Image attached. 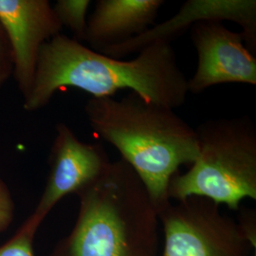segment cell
<instances>
[{
    "label": "cell",
    "mask_w": 256,
    "mask_h": 256,
    "mask_svg": "<svg viewBox=\"0 0 256 256\" xmlns=\"http://www.w3.org/2000/svg\"><path fill=\"white\" fill-rule=\"evenodd\" d=\"M187 82L171 43L156 42L136 57L124 60L95 52L60 34L40 50L24 108L40 110L55 92L74 88L92 98L113 97L119 90H129L146 101L176 110L186 102Z\"/></svg>",
    "instance_id": "obj_1"
},
{
    "label": "cell",
    "mask_w": 256,
    "mask_h": 256,
    "mask_svg": "<svg viewBox=\"0 0 256 256\" xmlns=\"http://www.w3.org/2000/svg\"><path fill=\"white\" fill-rule=\"evenodd\" d=\"M174 110L130 92L90 98L84 114L94 133L115 147L146 188L158 212L168 205V186L182 165L198 155L196 129Z\"/></svg>",
    "instance_id": "obj_2"
},
{
    "label": "cell",
    "mask_w": 256,
    "mask_h": 256,
    "mask_svg": "<svg viewBox=\"0 0 256 256\" xmlns=\"http://www.w3.org/2000/svg\"><path fill=\"white\" fill-rule=\"evenodd\" d=\"M77 196L74 228L48 256H158V212L126 162H111Z\"/></svg>",
    "instance_id": "obj_3"
},
{
    "label": "cell",
    "mask_w": 256,
    "mask_h": 256,
    "mask_svg": "<svg viewBox=\"0 0 256 256\" xmlns=\"http://www.w3.org/2000/svg\"><path fill=\"white\" fill-rule=\"evenodd\" d=\"M196 129L198 155L184 174H174L168 198L196 196L238 210L256 200V128L247 116L210 119Z\"/></svg>",
    "instance_id": "obj_4"
},
{
    "label": "cell",
    "mask_w": 256,
    "mask_h": 256,
    "mask_svg": "<svg viewBox=\"0 0 256 256\" xmlns=\"http://www.w3.org/2000/svg\"><path fill=\"white\" fill-rule=\"evenodd\" d=\"M158 218L162 256H250L256 248L238 221L207 198L170 202L158 212Z\"/></svg>",
    "instance_id": "obj_5"
},
{
    "label": "cell",
    "mask_w": 256,
    "mask_h": 256,
    "mask_svg": "<svg viewBox=\"0 0 256 256\" xmlns=\"http://www.w3.org/2000/svg\"><path fill=\"white\" fill-rule=\"evenodd\" d=\"M100 144L82 142L64 122L56 126L50 154V173L36 207L27 220L37 229L64 196L79 192L94 182L110 164Z\"/></svg>",
    "instance_id": "obj_6"
},
{
    "label": "cell",
    "mask_w": 256,
    "mask_h": 256,
    "mask_svg": "<svg viewBox=\"0 0 256 256\" xmlns=\"http://www.w3.org/2000/svg\"><path fill=\"white\" fill-rule=\"evenodd\" d=\"M198 64L188 79V92L198 95L221 84L256 86V57L245 45L241 32L222 22L202 21L190 28Z\"/></svg>",
    "instance_id": "obj_7"
},
{
    "label": "cell",
    "mask_w": 256,
    "mask_h": 256,
    "mask_svg": "<svg viewBox=\"0 0 256 256\" xmlns=\"http://www.w3.org/2000/svg\"><path fill=\"white\" fill-rule=\"evenodd\" d=\"M0 26L9 42L12 74L24 99L30 92L43 45L62 25L48 0H0Z\"/></svg>",
    "instance_id": "obj_8"
},
{
    "label": "cell",
    "mask_w": 256,
    "mask_h": 256,
    "mask_svg": "<svg viewBox=\"0 0 256 256\" xmlns=\"http://www.w3.org/2000/svg\"><path fill=\"white\" fill-rule=\"evenodd\" d=\"M202 21H230L238 24L245 45L256 55V0H188L171 18L155 24L126 43L106 50L102 54L124 59L156 42L172 44L176 38Z\"/></svg>",
    "instance_id": "obj_9"
},
{
    "label": "cell",
    "mask_w": 256,
    "mask_h": 256,
    "mask_svg": "<svg viewBox=\"0 0 256 256\" xmlns=\"http://www.w3.org/2000/svg\"><path fill=\"white\" fill-rule=\"evenodd\" d=\"M164 0H99L88 18L86 42L102 54L155 25Z\"/></svg>",
    "instance_id": "obj_10"
},
{
    "label": "cell",
    "mask_w": 256,
    "mask_h": 256,
    "mask_svg": "<svg viewBox=\"0 0 256 256\" xmlns=\"http://www.w3.org/2000/svg\"><path fill=\"white\" fill-rule=\"evenodd\" d=\"M90 0H58L52 6L62 27H66L74 34V39L82 43L86 41L88 30V12Z\"/></svg>",
    "instance_id": "obj_11"
},
{
    "label": "cell",
    "mask_w": 256,
    "mask_h": 256,
    "mask_svg": "<svg viewBox=\"0 0 256 256\" xmlns=\"http://www.w3.org/2000/svg\"><path fill=\"white\" fill-rule=\"evenodd\" d=\"M38 230L27 220L16 234L0 246V256H36L34 239Z\"/></svg>",
    "instance_id": "obj_12"
},
{
    "label": "cell",
    "mask_w": 256,
    "mask_h": 256,
    "mask_svg": "<svg viewBox=\"0 0 256 256\" xmlns=\"http://www.w3.org/2000/svg\"><path fill=\"white\" fill-rule=\"evenodd\" d=\"M14 216V202L7 184L0 178V232L9 228Z\"/></svg>",
    "instance_id": "obj_13"
},
{
    "label": "cell",
    "mask_w": 256,
    "mask_h": 256,
    "mask_svg": "<svg viewBox=\"0 0 256 256\" xmlns=\"http://www.w3.org/2000/svg\"><path fill=\"white\" fill-rule=\"evenodd\" d=\"M14 66L9 42L0 26V88L12 74Z\"/></svg>",
    "instance_id": "obj_14"
}]
</instances>
